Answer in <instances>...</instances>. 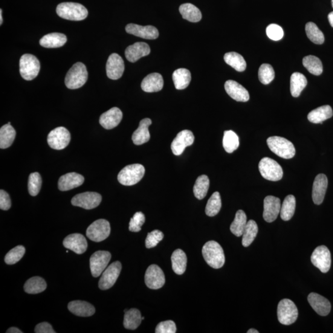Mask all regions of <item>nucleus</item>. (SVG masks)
<instances>
[{"label": "nucleus", "mask_w": 333, "mask_h": 333, "mask_svg": "<svg viewBox=\"0 0 333 333\" xmlns=\"http://www.w3.org/2000/svg\"><path fill=\"white\" fill-rule=\"evenodd\" d=\"M111 259V254L108 251H98L93 254L89 259L93 277L95 278L100 277L106 270Z\"/></svg>", "instance_id": "obj_12"}, {"label": "nucleus", "mask_w": 333, "mask_h": 333, "mask_svg": "<svg viewBox=\"0 0 333 333\" xmlns=\"http://www.w3.org/2000/svg\"><path fill=\"white\" fill-rule=\"evenodd\" d=\"M222 207V200L221 195L219 192H215L211 196L205 207V214L208 217H214L217 215Z\"/></svg>", "instance_id": "obj_46"}, {"label": "nucleus", "mask_w": 333, "mask_h": 333, "mask_svg": "<svg viewBox=\"0 0 333 333\" xmlns=\"http://www.w3.org/2000/svg\"><path fill=\"white\" fill-rule=\"evenodd\" d=\"M306 32L309 40L317 45L323 44L325 42V37L317 25L314 22H309L306 25Z\"/></svg>", "instance_id": "obj_47"}, {"label": "nucleus", "mask_w": 333, "mask_h": 333, "mask_svg": "<svg viewBox=\"0 0 333 333\" xmlns=\"http://www.w3.org/2000/svg\"><path fill=\"white\" fill-rule=\"evenodd\" d=\"M247 216L244 211L239 210L237 211L235 218L232 224L230 225V231L234 235L240 237L243 235L247 224Z\"/></svg>", "instance_id": "obj_39"}, {"label": "nucleus", "mask_w": 333, "mask_h": 333, "mask_svg": "<svg viewBox=\"0 0 333 333\" xmlns=\"http://www.w3.org/2000/svg\"><path fill=\"white\" fill-rule=\"evenodd\" d=\"M171 260L173 271L178 275L184 274L187 264V257L185 252L179 249L175 250L171 257Z\"/></svg>", "instance_id": "obj_32"}, {"label": "nucleus", "mask_w": 333, "mask_h": 333, "mask_svg": "<svg viewBox=\"0 0 333 333\" xmlns=\"http://www.w3.org/2000/svg\"><path fill=\"white\" fill-rule=\"evenodd\" d=\"M239 140L238 136L232 130H227L224 132L223 138V146L228 153H232L238 148Z\"/></svg>", "instance_id": "obj_44"}, {"label": "nucleus", "mask_w": 333, "mask_h": 333, "mask_svg": "<svg viewBox=\"0 0 333 333\" xmlns=\"http://www.w3.org/2000/svg\"><path fill=\"white\" fill-rule=\"evenodd\" d=\"M248 333H259V332L257 331V330L255 329H250L249 330V331L247 332Z\"/></svg>", "instance_id": "obj_59"}, {"label": "nucleus", "mask_w": 333, "mask_h": 333, "mask_svg": "<svg viewBox=\"0 0 333 333\" xmlns=\"http://www.w3.org/2000/svg\"><path fill=\"white\" fill-rule=\"evenodd\" d=\"M224 60L227 65L232 67L237 72L245 71L247 66L244 57L236 52H229L226 53Z\"/></svg>", "instance_id": "obj_41"}, {"label": "nucleus", "mask_w": 333, "mask_h": 333, "mask_svg": "<svg viewBox=\"0 0 333 333\" xmlns=\"http://www.w3.org/2000/svg\"><path fill=\"white\" fill-rule=\"evenodd\" d=\"M87 79L88 72L86 66L82 63H77L67 73L65 84L69 89H78L85 85Z\"/></svg>", "instance_id": "obj_4"}, {"label": "nucleus", "mask_w": 333, "mask_h": 333, "mask_svg": "<svg viewBox=\"0 0 333 333\" xmlns=\"http://www.w3.org/2000/svg\"><path fill=\"white\" fill-rule=\"evenodd\" d=\"M111 233V226L106 220L99 219L89 226L86 236L94 242H101L108 238Z\"/></svg>", "instance_id": "obj_9"}, {"label": "nucleus", "mask_w": 333, "mask_h": 333, "mask_svg": "<svg viewBox=\"0 0 333 333\" xmlns=\"http://www.w3.org/2000/svg\"><path fill=\"white\" fill-rule=\"evenodd\" d=\"M266 143L271 152L280 158L289 159L293 158L296 155L294 144L285 138L277 136L269 137Z\"/></svg>", "instance_id": "obj_3"}, {"label": "nucleus", "mask_w": 333, "mask_h": 333, "mask_svg": "<svg viewBox=\"0 0 333 333\" xmlns=\"http://www.w3.org/2000/svg\"><path fill=\"white\" fill-rule=\"evenodd\" d=\"M145 169L141 164L129 165L124 168L118 173V181L125 186H132L138 183L143 178Z\"/></svg>", "instance_id": "obj_5"}, {"label": "nucleus", "mask_w": 333, "mask_h": 333, "mask_svg": "<svg viewBox=\"0 0 333 333\" xmlns=\"http://www.w3.org/2000/svg\"><path fill=\"white\" fill-rule=\"evenodd\" d=\"M331 4H332V7L333 8V0H332V1H331Z\"/></svg>", "instance_id": "obj_61"}, {"label": "nucleus", "mask_w": 333, "mask_h": 333, "mask_svg": "<svg viewBox=\"0 0 333 333\" xmlns=\"http://www.w3.org/2000/svg\"><path fill=\"white\" fill-rule=\"evenodd\" d=\"M127 33L133 36L147 40H155L159 37V31L154 26H142L135 24H129L126 26Z\"/></svg>", "instance_id": "obj_19"}, {"label": "nucleus", "mask_w": 333, "mask_h": 333, "mask_svg": "<svg viewBox=\"0 0 333 333\" xmlns=\"http://www.w3.org/2000/svg\"><path fill=\"white\" fill-rule=\"evenodd\" d=\"M312 264L322 272L326 274L329 270L331 265V253L325 246H318L311 256Z\"/></svg>", "instance_id": "obj_11"}, {"label": "nucleus", "mask_w": 333, "mask_h": 333, "mask_svg": "<svg viewBox=\"0 0 333 333\" xmlns=\"http://www.w3.org/2000/svg\"><path fill=\"white\" fill-rule=\"evenodd\" d=\"M258 226L253 220H250L246 224L243 234L242 245L244 247H248L254 241L258 233Z\"/></svg>", "instance_id": "obj_42"}, {"label": "nucleus", "mask_w": 333, "mask_h": 333, "mask_svg": "<svg viewBox=\"0 0 333 333\" xmlns=\"http://www.w3.org/2000/svg\"><path fill=\"white\" fill-rule=\"evenodd\" d=\"M68 309L72 314L79 317H90L95 313L94 306L82 300H74L69 302Z\"/></svg>", "instance_id": "obj_29"}, {"label": "nucleus", "mask_w": 333, "mask_h": 333, "mask_svg": "<svg viewBox=\"0 0 333 333\" xmlns=\"http://www.w3.org/2000/svg\"><path fill=\"white\" fill-rule=\"evenodd\" d=\"M327 187L328 178L324 174L318 175L315 178L312 188V199L315 204L320 205L322 203Z\"/></svg>", "instance_id": "obj_24"}, {"label": "nucleus", "mask_w": 333, "mask_h": 333, "mask_svg": "<svg viewBox=\"0 0 333 333\" xmlns=\"http://www.w3.org/2000/svg\"><path fill=\"white\" fill-rule=\"evenodd\" d=\"M57 15L63 19L80 21L88 16V10L82 5L77 3H62L56 8Z\"/></svg>", "instance_id": "obj_2"}, {"label": "nucleus", "mask_w": 333, "mask_h": 333, "mask_svg": "<svg viewBox=\"0 0 333 333\" xmlns=\"http://www.w3.org/2000/svg\"><path fill=\"white\" fill-rule=\"evenodd\" d=\"M25 253L24 246H17L9 251L5 257V261L8 265L15 264L21 260Z\"/></svg>", "instance_id": "obj_48"}, {"label": "nucleus", "mask_w": 333, "mask_h": 333, "mask_svg": "<svg viewBox=\"0 0 333 333\" xmlns=\"http://www.w3.org/2000/svg\"><path fill=\"white\" fill-rule=\"evenodd\" d=\"M296 198L293 195H288L286 197L281 207V218L284 221H288L293 217L296 210Z\"/></svg>", "instance_id": "obj_38"}, {"label": "nucleus", "mask_w": 333, "mask_h": 333, "mask_svg": "<svg viewBox=\"0 0 333 333\" xmlns=\"http://www.w3.org/2000/svg\"><path fill=\"white\" fill-rule=\"evenodd\" d=\"M145 222V216L141 212L136 213L130 220L129 230L132 232H139L141 230V227Z\"/></svg>", "instance_id": "obj_51"}, {"label": "nucleus", "mask_w": 333, "mask_h": 333, "mask_svg": "<svg viewBox=\"0 0 333 333\" xmlns=\"http://www.w3.org/2000/svg\"><path fill=\"white\" fill-rule=\"evenodd\" d=\"M123 117V114L121 110L114 107L101 115L100 124L105 129H112L120 124Z\"/></svg>", "instance_id": "obj_21"}, {"label": "nucleus", "mask_w": 333, "mask_h": 333, "mask_svg": "<svg viewBox=\"0 0 333 333\" xmlns=\"http://www.w3.org/2000/svg\"><path fill=\"white\" fill-rule=\"evenodd\" d=\"M67 42V37L65 34L51 33L43 36L40 40V44L43 47L56 48L62 47Z\"/></svg>", "instance_id": "obj_30"}, {"label": "nucleus", "mask_w": 333, "mask_h": 333, "mask_svg": "<svg viewBox=\"0 0 333 333\" xmlns=\"http://www.w3.org/2000/svg\"><path fill=\"white\" fill-rule=\"evenodd\" d=\"M63 245L77 254H83L88 247L85 237L79 233L72 234L67 236L64 239Z\"/></svg>", "instance_id": "obj_20"}, {"label": "nucleus", "mask_w": 333, "mask_h": 333, "mask_svg": "<svg viewBox=\"0 0 333 333\" xmlns=\"http://www.w3.org/2000/svg\"><path fill=\"white\" fill-rule=\"evenodd\" d=\"M275 71L272 67L268 64H263L259 70V79L264 85H267L272 82L275 78Z\"/></svg>", "instance_id": "obj_50"}, {"label": "nucleus", "mask_w": 333, "mask_h": 333, "mask_svg": "<svg viewBox=\"0 0 333 333\" xmlns=\"http://www.w3.org/2000/svg\"><path fill=\"white\" fill-rule=\"evenodd\" d=\"M225 89L229 96L239 102H246L250 100V94L244 86L234 80H228L225 83Z\"/></svg>", "instance_id": "obj_23"}, {"label": "nucleus", "mask_w": 333, "mask_h": 333, "mask_svg": "<svg viewBox=\"0 0 333 333\" xmlns=\"http://www.w3.org/2000/svg\"><path fill=\"white\" fill-rule=\"evenodd\" d=\"M16 135V130L7 124L0 129V148L6 149L12 145Z\"/></svg>", "instance_id": "obj_37"}, {"label": "nucleus", "mask_w": 333, "mask_h": 333, "mask_svg": "<svg viewBox=\"0 0 333 333\" xmlns=\"http://www.w3.org/2000/svg\"><path fill=\"white\" fill-rule=\"evenodd\" d=\"M266 33L269 39L274 41H279L282 39L284 36L283 28L280 25L275 24L268 26L266 29Z\"/></svg>", "instance_id": "obj_53"}, {"label": "nucleus", "mask_w": 333, "mask_h": 333, "mask_svg": "<svg viewBox=\"0 0 333 333\" xmlns=\"http://www.w3.org/2000/svg\"><path fill=\"white\" fill-rule=\"evenodd\" d=\"M163 86V77L159 73H152L147 75L142 81L141 85L142 89L147 93L161 91Z\"/></svg>", "instance_id": "obj_28"}, {"label": "nucleus", "mask_w": 333, "mask_h": 333, "mask_svg": "<svg viewBox=\"0 0 333 333\" xmlns=\"http://www.w3.org/2000/svg\"><path fill=\"white\" fill-rule=\"evenodd\" d=\"M102 201V197L96 192H85L75 195L71 200V203L74 206L93 209L96 208Z\"/></svg>", "instance_id": "obj_13"}, {"label": "nucleus", "mask_w": 333, "mask_h": 333, "mask_svg": "<svg viewBox=\"0 0 333 333\" xmlns=\"http://www.w3.org/2000/svg\"><path fill=\"white\" fill-rule=\"evenodd\" d=\"M333 112L331 107L329 105L320 106L313 110L308 114V120L314 124H323L325 121L332 116Z\"/></svg>", "instance_id": "obj_31"}, {"label": "nucleus", "mask_w": 333, "mask_h": 333, "mask_svg": "<svg viewBox=\"0 0 333 333\" xmlns=\"http://www.w3.org/2000/svg\"><path fill=\"white\" fill-rule=\"evenodd\" d=\"M150 53V49L147 43L137 42L127 48L125 54L129 62L135 63L141 57L147 56Z\"/></svg>", "instance_id": "obj_25"}, {"label": "nucleus", "mask_w": 333, "mask_h": 333, "mask_svg": "<svg viewBox=\"0 0 333 333\" xmlns=\"http://www.w3.org/2000/svg\"><path fill=\"white\" fill-rule=\"evenodd\" d=\"M7 333H22L23 332L21 330L16 328V327H12V328H9L7 331Z\"/></svg>", "instance_id": "obj_57"}, {"label": "nucleus", "mask_w": 333, "mask_h": 333, "mask_svg": "<svg viewBox=\"0 0 333 333\" xmlns=\"http://www.w3.org/2000/svg\"><path fill=\"white\" fill-rule=\"evenodd\" d=\"M302 63L310 73L315 75H320L322 74V63L318 57L310 55L304 57Z\"/></svg>", "instance_id": "obj_45"}, {"label": "nucleus", "mask_w": 333, "mask_h": 333, "mask_svg": "<svg viewBox=\"0 0 333 333\" xmlns=\"http://www.w3.org/2000/svg\"><path fill=\"white\" fill-rule=\"evenodd\" d=\"M142 321L140 311L137 309H131L125 311L124 326L127 329L134 330L140 326Z\"/></svg>", "instance_id": "obj_36"}, {"label": "nucleus", "mask_w": 333, "mask_h": 333, "mask_svg": "<svg viewBox=\"0 0 333 333\" xmlns=\"http://www.w3.org/2000/svg\"><path fill=\"white\" fill-rule=\"evenodd\" d=\"M11 206V201L10 196L5 191H0V208L2 210H8Z\"/></svg>", "instance_id": "obj_55"}, {"label": "nucleus", "mask_w": 333, "mask_h": 333, "mask_svg": "<svg viewBox=\"0 0 333 333\" xmlns=\"http://www.w3.org/2000/svg\"><path fill=\"white\" fill-rule=\"evenodd\" d=\"M164 238V234L162 231L156 230L147 234L146 239V247L153 248L156 247L159 242Z\"/></svg>", "instance_id": "obj_52"}, {"label": "nucleus", "mask_w": 333, "mask_h": 333, "mask_svg": "<svg viewBox=\"0 0 333 333\" xmlns=\"http://www.w3.org/2000/svg\"><path fill=\"white\" fill-rule=\"evenodd\" d=\"M3 24L2 10H0V25Z\"/></svg>", "instance_id": "obj_60"}, {"label": "nucleus", "mask_w": 333, "mask_h": 333, "mask_svg": "<svg viewBox=\"0 0 333 333\" xmlns=\"http://www.w3.org/2000/svg\"><path fill=\"white\" fill-rule=\"evenodd\" d=\"M179 11L183 18L191 22H198L202 19L201 11L193 4L181 5L179 8Z\"/></svg>", "instance_id": "obj_34"}, {"label": "nucleus", "mask_w": 333, "mask_h": 333, "mask_svg": "<svg viewBox=\"0 0 333 333\" xmlns=\"http://www.w3.org/2000/svg\"><path fill=\"white\" fill-rule=\"evenodd\" d=\"M40 63L39 59L33 54H25L19 62V71L23 79L33 80L39 74Z\"/></svg>", "instance_id": "obj_6"}, {"label": "nucleus", "mask_w": 333, "mask_h": 333, "mask_svg": "<svg viewBox=\"0 0 333 333\" xmlns=\"http://www.w3.org/2000/svg\"><path fill=\"white\" fill-rule=\"evenodd\" d=\"M172 79L176 89H184L190 85L192 80V75L187 69H178L173 72Z\"/></svg>", "instance_id": "obj_33"}, {"label": "nucleus", "mask_w": 333, "mask_h": 333, "mask_svg": "<svg viewBox=\"0 0 333 333\" xmlns=\"http://www.w3.org/2000/svg\"><path fill=\"white\" fill-rule=\"evenodd\" d=\"M277 315L280 323L284 325H290L297 319V307L291 300L284 299L280 301L278 306Z\"/></svg>", "instance_id": "obj_7"}, {"label": "nucleus", "mask_w": 333, "mask_h": 333, "mask_svg": "<svg viewBox=\"0 0 333 333\" xmlns=\"http://www.w3.org/2000/svg\"><path fill=\"white\" fill-rule=\"evenodd\" d=\"M308 299L312 309L321 316H326L331 311L329 301L321 295L312 292L309 295Z\"/></svg>", "instance_id": "obj_22"}, {"label": "nucleus", "mask_w": 333, "mask_h": 333, "mask_svg": "<svg viewBox=\"0 0 333 333\" xmlns=\"http://www.w3.org/2000/svg\"><path fill=\"white\" fill-rule=\"evenodd\" d=\"M328 20L330 25L333 27V11L328 14Z\"/></svg>", "instance_id": "obj_58"}, {"label": "nucleus", "mask_w": 333, "mask_h": 333, "mask_svg": "<svg viewBox=\"0 0 333 333\" xmlns=\"http://www.w3.org/2000/svg\"><path fill=\"white\" fill-rule=\"evenodd\" d=\"M210 181L207 175H202L197 178L193 188L194 195L199 200L204 199L209 188Z\"/></svg>", "instance_id": "obj_43"}, {"label": "nucleus", "mask_w": 333, "mask_h": 333, "mask_svg": "<svg viewBox=\"0 0 333 333\" xmlns=\"http://www.w3.org/2000/svg\"><path fill=\"white\" fill-rule=\"evenodd\" d=\"M35 332L36 333H55L52 326L47 322H43L38 324L35 328Z\"/></svg>", "instance_id": "obj_56"}, {"label": "nucleus", "mask_w": 333, "mask_h": 333, "mask_svg": "<svg viewBox=\"0 0 333 333\" xmlns=\"http://www.w3.org/2000/svg\"><path fill=\"white\" fill-rule=\"evenodd\" d=\"M144 317H142V320H144Z\"/></svg>", "instance_id": "obj_62"}, {"label": "nucleus", "mask_w": 333, "mask_h": 333, "mask_svg": "<svg viewBox=\"0 0 333 333\" xmlns=\"http://www.w3.org/2000/svg\"><path fill=\"white\" fill-rule=\"evenodd\" d=\"M263 217L266 222H273L277 219L280 213V199L273 196H266L263 202Z\"/></svg>", "instance_id": "obj_18"}, {"label": "nucleus", "mask_w": 333, "mask_h": 333, "mask_svg": "<svg viewBox=\"0 0 333 333\" xmlns=\"http://www.w3.org/2000/svg\"><path fill=\"white\" fill-rule=\"evenodd\" d=\"M156 333H175L176 327L174 321L167 320L159 323L156 326Z\"/></svg>", "instance_id": "obj_54"}, {"label": "nucleus", "mask_w": 333, "mask_h": 333, "mask_svg": "<svg viewBox=\"0 0 333 333\" xmlns=\"http://www.w3.org/2000/svg\"><path fill=\"white\" fill-rule=\"evenodd\" d=\"M202 256L211 267L219 269L225 264V257L222 246L214 241H208L202 250Z\"/></svg>", "instance_id": "obj_1"}, {"label": "nucleus", "mask_w": 333, "mask_h": 333, "mask_svg": "<svg viewBox=\"0 0 333 333\" xmlns=\"http://www.w3.org/2000/svg\"><path fill=\"white\" fill-rule=\"evenodd\" d=\"M125 65L124 60L117 53L110 55L106 63V74L110 79L117 80L123 76Z\"/></svg>", "instance_id": "obj_17"}, {"label": "nucleus", "mask_w": 333, "mask_h": 333, "mask_svg": "<svg viewBox=\"0 0 333 333\" xmlns=\"http://www.w3.org/2000/svg\"><path fill=\"white\" fill-rule=\"evenodd\" d=\"M122 270L120 262H113L103 272L99 282V288L101 290H107L112 287L119 277Z\"/></svg>", "instance_id": "obj_14"}, {"label": "nucleus", "mask_w": 333, "mask_h": 333, "mask_svg": "<svg viewBox=\"0 0 333 333\" xmlns=\"http://www.w3.org/2000/svg\"><path fill=\"white\" fill-rule=\"evenodd\" d=\"M46 283L44 279L39 277H34L28 279L24 285V291L28 294H39L44 291L46 288Z\"/></svg>", "instance_id": "obj_40"}, {"label": "nucleus", "mask_w": 333, "mask_h": 333, "mask_svg": "<svg viewBox=\"0 0 333 333\" xmlns=\"http://www.w3.org/2000/svg\"><path fill=\"white\" fill-rule=\"evenodd\" d=\"M152 121L149 118H144L140 123L137 130H136L132 135V141L136 145H141L147 143L150 140L149 127L152 125Z\"/></svg>", "instance_id": "obj_27"}, {"label": "nucleus", "mask_w": 333, "mask_h": 333, "mask_svg": "<svg viewBox=\"0 0 333 333\" xmlns=\"http://www.w3.org/2000/svg\"><path fill=\"white\" fill-rule=\"evenodd\" d=\"M308 84L306 77L299 72L292 74L290 80V90L292 96L294 98L299 97L301 92L306 88Z\"/></svg>", "instance_id": "obj_35"}, {"label": "nucleus", "mask_w": 333, "mask_h": 333, "mask_svg": "<svg viewBox=\"0 0 333 333\" xmlns=\"http://www.w3.org/2000/svg\"><path fill=\"white\" fill-rule=\"evenodd\" d=\"M195 141V136L190 130H185L179 132L171 144L173 154L179 156L184 153L187 147L192 145Z\"/></svg>", "instance_id": "obj_16"}, {"label": "nucleus", "mask_w": 333, "mask_h": 333, "mask_svg": "<svg viewBox=\"0 0 333 333\" xmlns=\"http://www.w3.org/2000/svg\"><path fill=\"white\" fill-rule=\"evenodd\" d=\"M48 143L52 149L62 150L68 146L71 141V134L65 127H59L49 133Z\"/></svg>", "instance_id": "obj_10"}, {"label": "nucleus", "mask_w": 333, "mask_h": 333, "mask_svg": "<svg viewBox=\"0 0 333 333\" xmlns=\"http://www.w3.org/2000/svg\"><path fill=\"white\" fill-rule=\"evenodd\" d=\"M84 177L75 172L66 173L60 176L58 181V188L62 192L74 189L83 184Z\"/></svg>", "instance_id": "obj_26"}, {"label": "nucleus", "mask_w": 333, "mask_h": 333, "mask_svg": "<svg viewBox=\"0 0 333 333\" xmlns=\"http://www.w3.org/2000/svg\"><path fill=\"white\" fill-rule=\"evenodd\" d=\"M42 179L39 173H32L28 177V190L31 196H36L41 189Z\"/></svg>", "instance_id": "obj_49"}, {"label": "nucleus", "mask_w": 333, "mask_h": 333, "mask_svg": "<svg viewBox=\"0 0 333 333\" xmlns=\"http://www.w3.org/2000/svg\"><path fill=\"white\" fill-rule=\"evenodd\" d=\"M144 280L147 287L152 289H160L166 282L163 271L156 265H150L147 268Z\"/></svg>", "instance_id": "obj_15"}, {"label": "nucleus", "mask_w": 333, "mask_h": 333, "mask_svg": "<svg viewBox=\"0 0 333 333\" xmlns=\"http://www.w3.org/2000/svg\"><path fill=\"white\" fill-rule=\"evenodd\" d=\"M259 169L260 174L268 180L279 181L283 177L282 167L277 161L271 158L262 159L259 164Z\"/></svg>", "instance_id": "obj_8"}]
</instances>
